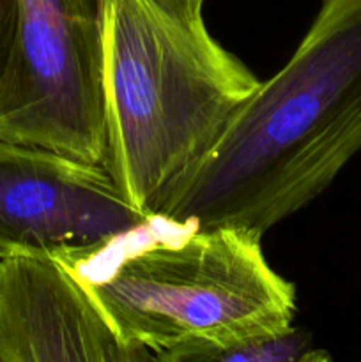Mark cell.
I'll use <instances>...</instances> for the list:
<instances>
[{
    "instance_id": "obj_10",
    "label": "cell",
    "mask_w": 361,
    "mask_h": 362,
    "mask_svg": "<svg viewBox=\"0 0 361 362\" xmlns=\"http://www.w3.org/2000/svg\"><path fill=\"white\" fill-rule=\"evenodd\" d=\"M0 362H2V361H0Z\"/></svg>"
},
{
    "instance_id": "obj_7",
    "label": "cell",
    "mask_w": 361,
    "mask_h": 362,
    "mask_svg": "<svg viewBox=\"0 0 361 362\" xmlns=\"http://www.w3.org/2000/svg\"><path fill=\"white\" fill-rule=\"evenodd\" d=\"M113 362H333L328 352L315 349L311 338L292 325L280 334L236 345H188L151 352L127 349L113 341Z\"/></svg>"
},
{
    "instance_id": "obj_4",
    "label": "cell",
    "mask_w": 361,
    "mask_h": 362,
    "mask_svg": "<svg viewBox=\"0 0 361 362\" xmlns=\"http://www.w3.org/2000/svg\"><path fill=\"white\" fill-rule=\"evenodd\" d=\"M0 140L105 165L101 0H18Z\"/></svg>"
},
{
    "instance_id": "obj_2",
    "label": "cell",
    "mask_w": 361,
    "mask_h": 362,
    "mask_svg": "<svg viewBox=\"0 0 361 362\" xmlns=\"http://www.w3.org/2000/svg\"><path fill=\"white\" fill-rule=\"evenodd\" d=\"M106 161L154 216L260 81L173 0H101Z\"/></svg>"
},
{
    "instance_id": "obj_6",
    "label": "cell",
    "mask_w": 361,
    "mask_h": 362,
    "mask_svg": "<svg viewBox=\"0 0 361 362\" xmlns=\"http://www.w3.org/2000/svg\"><path fill=\"white\" fill-rule=\"evenodd\" d=\"M0 361L113 362V338L73 269L0 258Z\"/></svg>"
},
{
    "instance_id": "obj_5",
    "label": "cell",
    "mask_w": 361,
    "mask_h": 362,
    "mask_svg": "<svg viewBox=\"0 0 361 362\" xmlns=\"http://www.w3.org/2000/svg\"><path fill=\"white\" fill-rule=\"evenodd\" d=\"M154 221L105 165L0 140V258L84 264Z\"/></svg>"
},
{
    "instance_id": "obj_1",
    "label": "cell",
    "mask_w": 361,
    "mask_h": 362,
    "mask_svg": "<svg viewBox=\"0 0 361 362\" xmlns=\"http://www.w3.org/2000/svg\"><path fill=\"white\" fill-rule=\"evenodd\" d=\"M360 151L361 0H324L289 62L236 110L154 218L262 235L317 198Z\"/></svg>"
},
{
    "instance_id": "obj_9",
    "label": "cell",
    "mask_w": 361,
    "mask_h": 362,
    "mask_svg": "<svg viewBox=\"0 0 361 362\" xmlns=\"http://www.w3.org/2000/svg\"><path fill=\"white\" fill-rule=\"evenodd\" d=\"M173 2H177L179 6L186 7V9L193 11V13H200L202 14V7H204L205 0H173Z\"/></svg>"
},
{
    "instance_id": "obj_3",
    "label": "cell",
    "mask_w": 361,
    "mask_h": 362,
    "mask_svg": "<svg viewBox=\"0 0 361 362\" xmlns=\"http://www.w3.org/2000/svg\"><path fill=\"white\" fill-rule=\"evenodd\" d=\"M260 237L190 228L119 255L101 274L71 269L119 346L236 345L287 331L296 315V288L269 267Z\"/></svg>"
},
{
    "instance_id": "obj_8",
    "label": "cell",
    "mask_w": 361,
    "mask_h": 362,
    "mask_svg": "<svg viewBox=\"0 0 361 362\" xmlns=\"http://www.w3.org/2000/svg\"><path fill=\"white\" fill-rule=\"evenodd\" d=\"M18 18V0H0V81L9 64Z\"/></svg>"
}]
</instances>
